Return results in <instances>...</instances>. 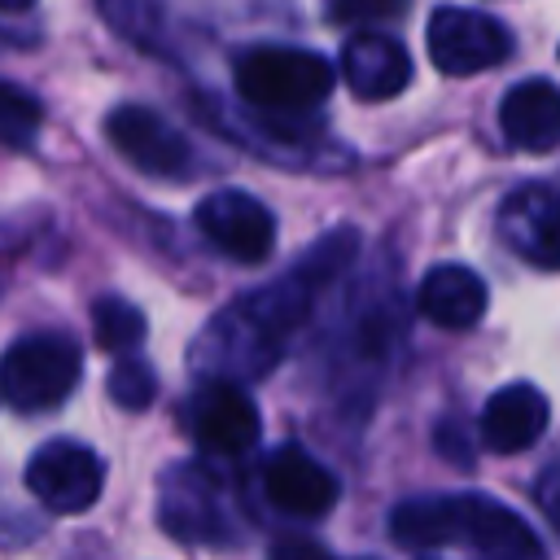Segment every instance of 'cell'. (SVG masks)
<instances>
[{"label": "cell", "mask_w": 560, "mask_h": 560, "mask_svg": "<svg viewBox=\"0 0 560 560\" xmlns=\"http://www.w3.org/2000/svg\"><path fill=\"white\" fill-rule=\"evenodd\" d=\"M389 529L402 547H477L494 560H538L534 529L486 494L407 499L394 508Z\"/></svg>", "instance_id": "cell-2"}, {"label": "cell", "mask_w": 560, "mask_h": 560, "mask_svg": "<svg viewBox=\"0 0 560 560\" xmlns=\"http://www.w3.org/2000/svg\"><path fill=\"white\" fill-rule=\"evenodd\" d=\"M341 79L359 101H389L411 83V57L389 35H350L341 48Z\"/></svg>", "instance_id": "cell-13"}, {"label": "cell", "mask_w": 560, "mask_h": 560, "mask_svg": "<svg viewBox=\"0 0 560 560\" xmlns=\"http://www.w3.org/2000/svg\"><path fill=\"white\" fill-rule=\"evenodd\" d=\"M267 560H332V551L315 538H280Z\"/></svg>", "instance_id": "cell-21"}, {"label": "cell", "mask_w": 560, "mask_h": 560, "mask_svg": "<svg viewBox=\"0 0 560 560\" xmlns=\"http://www.w3.org/2000/svg\"><path fill=\"white\" fill-rule=\"evenodd\" d=\"M236 92L262 114H302L332 92V66L306 48H249L232 66Z\"/></svg>", "instance_id": "cell-3"}, {"label": "cell", "mask_w": 560, "mask_h": 560, "mask_svg": "<svg viewBox=\"0 0 560 560\" xmlns=\"http://www.w3.org/2000/svg\"><path fill=\"white\" fill-rule=\"evenodd\" d=\"M429 57L442 74H481L499 61H508L512 52V35L490 18V13H477V9H459V4H442L433 9L429 18Z\"/></svg>", "instance_id": "cell-6"}, {"label": "cell", "mask_w": 560, "mask_h": 560, "mask_svg": "<svg viewBox=\"0 0 560 560\" xmlns=\"http://www.w3.org/2000/svg\"><path fill=\"white\" fill-rule=\"evenodd\" d=\"M499 127L512 149L547 153L560 144V88L547 79L516 83L499 105Z\"/></svg>", "instance_id": "cell-15"}, {"label": "cell", "mask_w": 560, "mask_h": 560, "mask_svg": "<svg viewBox=\"0 0 560 560\" xmlns=\"http://www.w3.org/2000/svg\"><path fill=\"white\" fill-rule=\"evenodd\" d=\"M39 122H44L39 101L31 92H22V88H13V83L0 79V144H9V149L35 144Z\"/></svg>", "instance_id": "cell-18"}, {"label": "cell", "mask_w": 560, "mask_h": 560, "mask_svg": "<svg viewBox=\"0 0 560 560\" xmlns=\"http://www.w3.org/2000/svg\"><path fill=\"white\" fill-rule=\"evenodd\" d=\"M538 503H542L547 521H551L556 534H560V464H551V468L538 477Z\"/></svg>", "instance_id": "cell-22"}, {"label": "cell", "mask_w": 560, "mask_h": 560, "mask_svg": "<svg viewBox=\"0 0 560 560\" xmlns=\"http://www.w3.org/2000/svg\"><path fill=\"white\" fill-rule=\"evenodd\" d=\"M105 136L109 144L144 175L158 179H184L192 171V149L188 140L149 105H118L105 118Z\"/></svg>", "instance_id": "cell-8"}, {"label": "cell", "mask_w": 560, "mask_h": 560, "mask_svg": "<svg viewBox=\"0 0 560 560\" xmlns=\"http://www.w3.org/2000/svg\"><path fill=\"white\" fill-rule=\"evenodd\" d=\"M153 394H158V376H153V368L140 354H122L109 368V398L122 411H144L153 402Z\"/></svg>", "instance_id": "cell-19"}, {"label": "cell", "mask_w": 560, "mask_h": 560, "mask_svg": "<svg viewBox=\"0 0 560 560\" xmlns=\"http://www.w3.org/2000/svg\"><path fill=\"white\" fill-rule=\"evenodd\" d=\"M83 376V350L70 332L18 337L0 359V398L13 411H52Z\"/></svg>", "instance_id": "cell-4"}, {"label": "cell", "mask_w": 560, "mask_h": 560, "mask_svg": "<svg viewBox=\"0 0 560 560\" xmlns=\"http://www.w3.org/2000/svg\"><path fill=\"white\" fill-rule=\"evenodd\" d=\"M192 223L219 254H228L236 262H262L276 249L271 210L241 188H219V192L201 197L192 210Z\"/></svg>", "instance_id": "cell-7"}, {"label": "cell", "mask_w": 560, "mask_h": 560, "mask_svg": "<svg viewBox=\"0 0 560 560\" xmlns=\"http://www.w3.org/2000/svg\"><path fill=\"white\" fill-rule=\"evenodd\" d=\"M31 4H35V0H0L4 13H22V9H31Z\"/></svg>", "instance_id": "cell-23"}, {"label": "cell", "mask_w": 560, "mask_h": 560, "mask_svg": "<svg viewBox=\"0 0 560 560\" xmlns=\"http://www.w3.org/2000/svg\"><path fill=\"white\" fill-rule=\"evenodd\" d=\"M350 258H354V232L341 228V232L315 241V249H306V258L284 280H276V284L241 298L236 306H228L223 319L201 341L210 368L245 372V376L267 372L284 354L289 332L306 319L324 280H332Z\"/></svg>", "instance_id": "cell-1"}, {"label": "cell", "mask_w": 560, "mask_h": 560, "mask_svg": "<svg viewBox=\"0 0 560 560\" xmlns=\"http://www.w3.org/2000/svg\"><path fill=\"white\" fill-rule=\"evenodd\" d=\"M499 236L529 267L560 271V192L542 184L516 188L499 210Z\"/></svg>", "instance_id": "cell-10"}, {"label": "cell", "mask_w": 560, "mask_h": 560, "mask_svg": "<svg viewBox=\"0 0 560 560\" xmlns=\"http://www.w3.org/2000/svg\"><path fill=\"white\" fill-rule=\"evenodd\" d=\"M105 486V464L92 446L70 442V438H52L44 442L31 464H26V490L52 512V516H74L88 512L96 503Z\"/></svg>", "instance_id": "cell-5"}, {"label": "cell", "mask_w": 560, "mask_h": 560, "mask_svg": "<svg viewBox=\"0 0 560 560\" xmlns=\"http://www.w3.org/2000/svg\"><path fill=\"white\" fill-rule=\"evenodd\" d=\"M262 490L280 512L302 521H315L337 503V477L302 446H280L262 464Z\"/></svg>", "instance_id": "cell-12"}, {"label": "cell", "mask_w": 560, "mask_h": 560, "mask_svg": "<svg viewBox=\"0 0 560 560\" xmlns=\"http://www.w3.org/2000/svg\"><path fill=\"white\" fill-rule=\"evenodd\" d=\"M416 306L438 328H472L486 315V280L472 267L442 262L420 280Z\"/></svg>", "instance_id": "cell-16"}, {"label": "cell", "mask_w": 560, "mask_h": 560, "mask_svg": "<svg viewBox=\"0 0 560 560\" xmlns=\"http://www.w3.org/2000/svg\"><path fill=\"white\" fill-rule=\"evenodd\" d=\"M162 525L175 538L192 542H223L228 538V516H223V494L210 472L201 468H171L162 477V499H158Z\"/></svg>", "instance_id": "cell-11"}, {"label": "cell", "mask_w": 560, "mask_h": 560, "mask_svg": "<svg viewBox=\"0 0 560 560\" xmlns=\"http://www.w3.org/2000/svg\"><path fill=\"white\" fill-rule=\"evenodd\" d=\"M144 328H149V324H144V311H140L136 302H127V298H118V293L96 298V306H92V337H96L101 350L127 354L131 346L144 341Z\"/></svg>", "instance_id": "cell-17"}, {"label": "cell", "mask_w": 560, "mask_h": 560, "mask_svg": "<svg viewBox=\"0 0 560 560\" xmlns=\"http://www.w3.org/2000/svg\"><path fill=\"white\" fill-rule=\"evenodd\" d=\"M411 0H328V18L341 26H359V22H381V18H398Z\"/></svg>", "instance_id": "cell-20"}, {"label": "cell", "mask_w": 560, "mask_h": 560, "mask_svg": "<svg viewBox=\"0 0 560 560\" xmlns=\"http://www.w3.org/2000/svg\"><path fill=\"white\" fill-rule=\"evenodd\" d=\"M547 416H551V402L542 389H534L525 381L503 385L481 407V442L499 455H516L542 438Z\"/></svg>", "instance_id": "cell-14"}, {"label": "cell", "mask_w": 560, "mask_h": 560, "mask_svg": "<svg viewBox=\"0 0 560 560\" xmlns=\"http://www.w3.org/2000/svg\"><path fill=\"white\" fill-rule=\"evenodd\" d=\"M192 438L214 455H241L258 442V402L236 381H206L188 402Z\"/></svg>", "instance_id": "cell-9"}]
</instances>
